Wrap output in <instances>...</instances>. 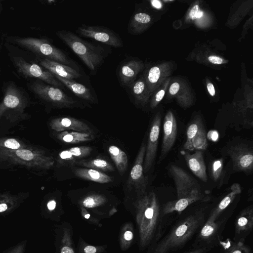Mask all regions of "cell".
Listing matches in <instances>:
<instances>
[{
    "label": "cell",
    "mask_w": 253,
    "mask_h": 253,
    "mask_svg": "<svg viewBox=\"0 0 253 253\" xmlns=\"http://www.w3.org/2000/svg\"><path fill=\"white\" fill-rule=\"evenodd\" d=\"M169 169L175 185L177 199L164 205L161 210L163 217L173 212L180 214L194 203L210 200L203 193L198 181L182 168L171 165Z\"/></svg>",
    "instance_id": "cell-1"
},
{
    "label": "cell",
    "mask_w": 253,
    "mask_h": 253,
    "mask_svg": "<svg viewBox=\"0 0 253 253\" xmlns=\"http://www.w3.org/2000/svg\"><path fill=\"white\" fill-rule=\"evenodd\" d=\"M205 215L202 209L178 220L155 245L153 253H171L183 248L205 223Z\"/></svg>",
    "instance_id": "cell-2"
},
{
    "label": "cell",
    "mask_w": 253,
    "mask_h": 253,
    "mask_svg": "<svg viewBox=\"0 0 253 253\" xmlns=\"http://www.w3.org/2000/svg\"><path fill=\"white\" fill-rule=\"evenodd\" d=\"M62 40L84 62L93 75L104 61V49L81 39L75 33L66 30L56 32Z\"/></svg>",
    "instance_id": "cell-3"
},
{
    "label": "cell",
    "mask_w": 253,
    "mask_h": 253,
    "mask_svg": "<svg viewBox=\"0 0 253 253\" xmlns=\"http://www.w3.org/2000/svg\"><path fill=\"white\" fill-rule=\"evenodd\" d=\"M0 160L37 169H50L54 163V158L44 150L30 146L16 150L0 149Z\"/></svg>",
    "instance_id": "cell-4"
},
{
    "label": "cell",
    "mask_w": 253,
    "mask_h": 253,
    "mask_svg": "<svg viewBox=\"0 0 253 253\" xmlns=\"http://www.w3.org/2000/svg\"><path fill=\"white\" fill-rule=\"evenodd\" d=\"M7 40L36 54L39 57L46 58L67 66L72 64L73 61L63 51L55 47L45 39L9 37Z\"/></svg>",
    "instance_id": "cell-5"
},
{
    "label": "cell",
    "mask_w": 253,
    "mask_h": 253,
    "mask_svg": "<svg viewBox=\"0 0 253 253\" xmlns=\"http://www.w3.org/2000/svg\"><path fill=\"white\" fill-rule=\"evenodd\" d=\"M140 213L146 223V239L148 242L156 236L159 240L162 236V218L159 200L154 192L142 195L139 201Z\"/></svg>",
    "instance_id": "cell-6"
},
{
    "label": "cell",
    "mask_w": 253,
    "mask_h": 253,
    "mask_svg": "<svg viewBox=\"0 0 253 253\" xmlns=\"http://www.w3.org/2000/svg\"><path fill=\"white\" fill-rule=\"evenodd\" d=\"M28 104V100L24 92L13 83H9L0 103V119L5 117L13 122L23 118Z\"/></svg>",
    "instance_id": "cell-7"
},
{
    "label": "cell",
    "mask_w": 253,
    "mask_h": 253,
    "mask_svg": "<svg viewBox=\"0 0 253 253\" xmlns=\"http://www.w3.org/2000/svg\"><path fill=\"white\" fill-rule=\"evenodd\" d=\"M29 89L41 99L58 108H81L82 105L60 88L36 80L28 84Z\"/></svg>",
    "instance_id": "cell-8"
},
{
    "label": "cell",
    "mask_w": 253,
    "mask_h": 253,
    "mask_svg": "<svg viewBox=\"0 0 253 253\" xmlns=\"http://www.w3.org/2000/svg\"><path fill=\"white\" fill-rule=\"evenodd\" d=\"M9 56L17 72L23 77L41 80L49 85L64 89V85L41 65L30 63L19 55L9 53Z\"/></svg>",
    "instance_id": "cell-9"
},
{
    "label": "cell",
    "mask_w": 253,
    "mask_h": 253,
    "mask_svg": "<svg viewBox=\"0 0 253 253\" xmlns=\"http://www.w3.org/2000/svg\"><path fill=\"white\" fill-rule=\"evenodd\" d=\"M227 153L232 164L234 171L252 173L253 170V150L252 146L241 141L229 144Z\"/></svg>",
    "instance_id": "cell-10"
},
{
    "label": "cell",
    "mask_w": 253,
    "mask_h": 253,
    "mask_svg": "<svg viewBox=\"0 0 253 253\" xmlns=\"http://www.w3.org/2000/svg\"><path fill=\"white\" fill-rule=\"evenodd\" d=\"M76 32L80 36L90 38L114 47L123 46L119 35L107 27L83 24L78 27Z\"/></svg>",
    "instance_id": "cell-11"
},
{
    "label": "cell",
    "mask_w": 253,
    "mask_h": 253,
    "mask_svg": "<svg viewBox=\"0 0 253 253\" xmlns=\"http://www.w3.org/2000/svg\"><path fill=\"white\" fill-rule=\"evenodd\" d=\"M227 220V218L223 217L214 222L205 221L197 233L193 248L207 246L214 247L218 244Z\"/></svg>",
    "instance_id": "cell-12"
},
{
    "label": "cell",
    "mask_w": 253,
    "mask_h": 253,
    "mask_svg": "<svg viewBox=\"0 0 253 253\" xmlns=\"http://www.w3.org/2000/svg\"><path fill=\"white\" fill-rule=\"evenodd\" d=\"M146 147V144L142 143L127 182V188H134L140 195L145 193L148 184V178L144 176L143 170Z\"/></svg>",
    "instance_id": "cell-13"
},
{
    "label": "cell",
    "mask_w": 253,
    "mask_h": 253,
    "mask_svg": "<svg viewBox=\"0 0 253 253\" xmlns=\"http://www.w3.org/2000/svg\"><path fill=\"white\" fill-rule=\"evenodd\" d=\"M161 125V117L157 116L154 118L150 128L143 163L144 173L149 171L155 161Z\"/></svg>",
    "instance_id": "cell-14"
},
{
    "label": "cell",
    "mask_w": 253,
    "mask_h": 253,
    "mask_svg": "<svg viewBox=\"0 0 253 253\" xmlns=\"http://www.w3.org/2000/svg\"><path fill=\"white\" fill-rule=\"evenodd\" d=\"M163 137L161 151L159 158L162 161L173 147L177 135V123L175 119L171 112H169L165 117L163 123Z\"/></svg>",
    "instance_id": "cell-15"
},
{
    "label": "cell",
    "mask_w": 253,
    "mask_h": 253,
    "mask_svg": "<svg viewBox=\"0 0 253 253\" xmlns=\"http://www.w3.org/2000/svg\"><path fill=\"white\" fill-rule=\"evenodd\" d=\"M253 229V206L242 210L235 220L233 241H245Z\"/></svg>",
    "instance_id": "cell-16"
},
{
    "label": "cell",
    "mask_w": 253,
    "mask_h": 253,
    "mask_svg": "<svg viewBox=\"0 0 253 253\" xmlns=\"http://www.w3.org/2000/svg\"><path fill=\"white\" fill-rule=\"evenodd\" d=\"M51 129L56 132L70 130L93 133L90 127L84 122L72 117H58L53 119L49 123Z\"/></svg>",
    "instance_id": "cell-17"
},
{
    "label": "cell",
    "mask_w": 253,
    "mask_h": 253,
    "mask_svg": "<svg viewBox=\"0 0 253 253\" xmlns=\"http://www.w3.org/2000/svg\"><path fill=\"white\" fill-rule=\"evenodd\" d=\"M37 60L41 66L48 70L54 76L73 80L79 78L81 76L78 71L71 66L44 58L38 57Z\"/></svg>",
    "instance_id": "cell-18"
},
{
    "label": "cell",
    "mask_w": 253,
    "mask_h": 253,
    "mask_svg": "<svg viewBox=\"0 0 253 253\" xmlns=\"http://www.w3.org/2000/svg\"><path fill=\"white\" fill-rule=\"evenodd\" d=\"M180 153L192 173L203 182H207L208 176L202 151L197 150L191 154L188 151L182 150Z\"/></svg>",
    "instance_id": "cell-19"
},
{
    "label": "cell",
    "mask_w": 253,
    "mask_h": 253,
    "mask_svg": "<svg viewBox=\"0 0 253 253\" xmlns=\"http://www.w3.org/2000/svg\"><path fill=\"white\" fill-rule=\"evenodd\" d=\"M241 192L242 188L239 183L232 184L228 193L211 211L206 221L214 222L220 219L221 214L232 203L236 196Z\"/></svg>",
    "instance_id": "cell-20"
},
{
    "label": "cell",
    "mask_w": 253,
    "mask_h": 253,
    "mask_svg": "<svg viewBox=\"0 0 253 253\" xmlns=\"http://www.w3.org/2000/svg\"><path fill=\"white\" fill-rule=\"evenodd\" d=\"M141 63L136 59L129 58L120 64L118 76L120 84L124 86L129 87L134 82L140 71Z\"/></svg>",
    "instance_id": "cell-21"
},
{
    "label": "cell",
    "mask_w": 253,
    "mask_h": 253,
    "mask_svg": "<svg viewBox=\"0 0 253 253\" xmlns=\"http://www.w3.org/2000/svg\"><path fill=\"white\" fill-rule=\"evenodd\" d=\"M55 77L80 98L92 103L97 102V100L93 96L90 90L83 84L73 80L66 79L58 76H55Z\"/></svg>",
    "instance_id": "cell-22"
},
{
    "label": "cell",
    "mask_w": 253,
    "mask_h": 253,
    "mask_svg": "<svg viewBox=\"0 0 253 253\" xmlns=\"http://www.w3.org/2000/svg\"><path fill=\"white\" fill-rule=\"evenodd\" d=\"M74 174L80 178L100 183L113 181V178L105 173L96 169L86 168H77L73 170Z\"/></svg>",
    "instance_id": "cell-23"
},
{
    "label": "cell",
    "mask_w": 253,
    "mask_h": 253,
    "mask_svg": "<svg viewBox=\"0 0 253 253\" xmlns=\"http://www.w3.org/2000/svg\"><path fill=\"white\" fill-rule=\"evenodd\" d=\"M54 136L60 141L69 144L89 141L92 140L95 137L93 133L81 132L72 130L56 132Z\"/></svg>",
    "instance_id": "cell-24"
},
{
    "label": "cell",
    "mask_w": 253,
    "mask_h": 253,
    "mask_svg": "<svg viewBox=\"0 0 253 253\" xmlns=\"http://www.w3.org/2000/svg\"><path fill=\"white\" fill-rule=\"evenodd\" d=\"M219 253H253L251 247L245 243V241H231L227 238L225 241L219 240Z\"/></svg>",
    "instance_id": "cell-25"
},
{
    "label": "cell",
    "mask_w": 253,
    "mask_h": 253,
    "mask_svg": "<svg viewBox=\"0 0 253 253\" xmlns=\"http://www.w3.org/2000/svg\"><path fill=\"white\" fill-rule=\"evenodd\" d=\"M108 152L120 174H123L128 166V159L126 153L115 145L108 147Z\"/></svg>",
    "instance_id": "cell-26"
},
{
    "label": "cell",
    "mask_w": 253,
    "mask_h": 253,
    "mask_svg": "<svg viewBox=\"0 0 253 253\" xmlns=\"http://www.w3.org/2000/svg\"><path fill=\"white\" fill-rule=\"evenodd\" d=\"M75 165L101 171H113L114 170V167L109 161L101 158L80 160L75 163Z\"/></svg>",
    "instance_id": "cell-27"
},
{
    "label": "cell",
    "mask_w": 253,
    "mask_h": 253,
    "mask_svg": "<svg viewBox=\"0 0 253 253\" xmlns=\"http://www.w3.org/2000/svg\"><path fill=\"white\" fill-rule=\"evenodd\" d=\"M20 201L17 195L0 193V215L11 212L19 205Z\"/></svg>",
    "instance_id": "cell-28"
},
{
    "label": "cell",
    "mask_w": 253,
    "mask_h": 253,
    "mask_svg": "<svg viewBox=\"0 0 253 253\" xmlns=\"http://www.w3.org/2000/svg\"><path fill=\"white\" fill-rule=\"evenodd\" d=\"M207 146L206 131L203 126L198 130L190 141L188 144L184 145L183 148L189 151H202L205 150Z\"/></svg>",
    "instance_id": "cell-29"
},
{
    "label": "cell",
    "mask_w": 253,
    "mask_h": 253,
    "mask_svg": "<svg viewBox=\"0 0 253 253\" xmlns=\"http://www.w3.org/2000/svg\"><path fill=\"white\" fill-rule=\"evenodd\" d=\"M151 21L150 15L145 13L139 12L133 15L128 24L127 31L131 34H136L143 29V26Z\"/></svg>",
    "instance_id": "cell-30"
},
{
    "label": "cell",
    "mask_w": 253,
    "mask_h": 253,
    "mask_svg": "<svg viewBox=\"0 0 253 253\" xmlns=\"http://www.w3.org/2000/svg\"><path fill=\"white\" fill-rule=\"evenodd\" d=\"M134 98L140 103L145 102L147 99L146 88L145 84L142 80H139L133 82L129 87Z\"/></svg>",
    "instance_id": "cell-31"
},
{
    "label": "cell",
    "mask_w": 253,
    "mask_h": 253,
    "mask_svg": "<svg viewBox=\"0 0 253 253\" xmlns=\"http://www.w3.org/2000/svg\"><path fill=\"white\" fill-rule=\"evenodd\" d=\"M210 171L212 179L215 182L219 181L222 183V180L224 175L222 158L215 160L211 162Z\"/></svg>",
    "instance_id": "cell-32"
},
{
    "label": "cell",
    "mask_w": 253,
    "mask_h": 253,
    "mask_svg": "<svg viewBox=\"0 0 253 253\" xmlns=\"http://www.w3.org/2000/svg\"><path fill=\"white\" fill-rule=\"evenodd\" d=\"M21 140L15 138H0V149L16 150L28 146Z\"/></svg>",
    "instance_id": "cell-33"
},
{
    "label": "cell",
    "mask_w": 253,
    "mask_h": 253,
    "mask_svg": "<svg viewBox=\"0 0 253 253\" xmlns=\"http://www.w3.org/2000/svg\"><path fill=\"white\" fill-rule=\"evenodd\" d=\"M105 198L99 194H93L84 197L82 201V205L87 208H92L102 204Z\"/></svg>",
    "instance_id": "cell-34"
},
{
    "label": "cell",
    "mask_w": 253,
    "mask_h": 253,
    "mask_svg": "<svg viewBox=\"0 0 253 253\" xmlns=\"http://www.w3.org/2000/svg\"><path fill=\"white\" fill-rule=\"evenodd\" d=\"M78 160L71 154L68 149L60 152L57 157V162L60 165H74Z\"/></svg>",
    "instance_id": "cell-35"
},
{
    "label": "cell",
    "mask_w": 253,
    "mask_h": 253,
    "mask_svg": "<svg viewBox=\"0 0 253 253\" xmlns=\"http://www.w3.org/2000/svg\"><path fill=\"white\" fill-rule=\"evenodd\" d=\"M68 150L78 161L88 156L91 152L92 148L88 146H78L71 148Z\"/></svg>",
    "instance_id": "cell-36"
},
{
    "label": "cell",
    "mask_w": 253,
    "mask_h": 253,
    "mask_svg": "<svg viewBox=\"0 0 253 253\" xmlns=\"http://www.w3.org/2000/svg\"><path fill=\"white\" fill-rule=\"evenodd\" d=\"M160 76V69L156 66L151 68L148 73V80L150 83H156Z\"/></svg>",
    "instance_id": "cell-37"
},
{
    "label": "cell",
    "mask_w": 253,
    "mask_h": 253,
    "mask_svg": "<svg viewBox=\"0 0 253 253\" xmlns=\"http://www.w3.org/2000/svg\"><path fill=\"white\" fill-rule=\"evenodd\" d=\"M214 247L212 246L195 248L184 253H208Z\"/></svg>",
    "instance_id": "cell-38"
},
{
    "label": "cell",
    "mask_w": 253,
    "mask_h": 253,
    "mask_svg": "<svg viewBox=\"0 0 253 253\" xmlns=\"http://www.w3.org/2000/svg\"><path fill=\"white\" fill-rule=\"evenodd\" d=\"M25 248V243H22L14 247L7 253H24Z\"/></svg>",
    "instance_id": "cell-39"
},
{
    "label": "cell",
    "mask_w": 253,
    "mask_h": 253,
    "mask_svg": "<svg viewBox=\"0 0 253 253\" xmlns=\"http://www.w3.org/2000/svg\"><path fill=\"white\" fill-rule=\"evenodd\" d=\"M209 60L212 63L214 64H220L223 62V59L216 56H210L208 57Z\"/></svg>",
    "instance_id": "cell-40"
},
{
    "label": "cell",
    "mask_w": 253,
    "mask_h": 253,
    "mask_svg": "<svg viewBox=\"0 0 253 253\" xmlns=\"http://www.w3.org/2000/svg\"><path fill=\"white\" fill-rule=\"evenodd\" d=\"M179 89V84L177 83H174L171 85L169 88V92L171 95H175L178 91Z\"/></svg>",
    "instance_id": "cell-41"
},
{
    "label": "cell",
    "mask_w": 253,
    "mask_h": 253,
    "mask_svg": "<svg viewBox=\"0 0 253 253\" xmlns=\"http://www.w3.org/2000/svg\"><path fill=\"white\" fill-rule=\"evenodd\" d=\"M199 6L198 5H195L192 9L191 10L189 15L192 19H195V15L198 12Z\"/></svg>",
    "instance_id": "cell-42"
},
{
    "label": "cell",
    "mask_w": 253,
    "mask_h": 253,
    "mask_svg": "<svg viewBox=\"0 0 253 253\" xmlns=\"http://www.w3.org/2000/svg\"><path fill=\"white\" fill-rule=\"evenodd\" d=\"M165 95V91L164 90H161L159 91L155 96V101L157 102H160L162 100Z\"/></svg>",
    "instance_id": "cell-43"
},
{
    "label": "cell",
    "mask_w": 253,
    "mask_h": 253,
    "mask_svg": "<svg viewBox=\"0 0 253 253\" xmlns=\"http://www.w3.org/2000/svg\"><path fill=\"white\" fill-rule=\"evenodd\" d=\"M47 207L49 211H53L56 207V202L54 200L49 201L47 203Z\"/></svg>",
    "instance_id": "cell-44"
},
{
    "label": "cell",
    "mask_w": 253,
    "mask_h": 253,
    "mask_svg": "<svg viewBox=\"0 0 253 253\" xmlns=\"http://www.w3.org/2000/svg\"><path fill=\"white\" fill-rule=\"evenodd\" d=\"M85 253H95L96 252V249L94 246H87L84 249Z\"/></svg>",
    "instance_id": "cell-45"
},
{
    "label": "cell",
    "mask_w": 253,
    "mask_h": 253,
    "mask_svg": "<svg viewBox=\"0 0 253 253\" xmlns=\"http://www.w3.org/2000/svg\"><path fill=\"white\" fill-rule=\"evenodd\" d=\"M207 88L209 93L211 96H214L215 95V91L214 87L213 86V85L211 83H209L207 84Z\"/></svg>",
    "instance_id": "cell-46"
},
{
    "label": "cell",
    "mask_w": 253,
    "mask_h": 253,
    "mask_svg": "<svg viewBox=\"0 0 253 253\" xmlns=\"http://www.w3.org/2000/svg\"><path fill=\"white\" fill-rule=\"evenodd\" d=\"M124 238L126 241H130L133 238V234L130 231H126L124 234Z\"/></svg>",
    "instance_id": "cell-47"
},
{
    "label": "cell",
    "mask_w": 253,
    "mask_h": 253,
    "mask_svg": "<svg viewBox=\"0 0 253 253\" xmlns=\"http://www.w3.org/2000/svg\"><path fill=\"white\" fill-rule=\"evenodd\" d=\"M61 253H74V252L71 248L65 246L61 249Z\"/></svg>",
    "instance_id": "cell-48"
},
{
    "label": "cell",
    "mask_w": 253,
    "mask_h": 253,
    "mask_svg": "<svg viewBox=\"0 0 253 253\" xmlns=\"http://www.w3.org/2000/svg\"><path fill=\"white\" fill-rule=\"evenodd\" d=\"M152 5L157 8H160L162 6L161 2L158 0H154L152 1Z\"/></svg>",
    "instance_id": "cell-49"
},
{
    "label": "cell",
    "mask_w": 253,
    "mask_h": 253,
    "mask_svg": "<svg viewBox=\"0 0 253 253\" xmlns=\"http://www.w3.org/2000/svg\"><path fill=\"white\" fill-rule=\"evenodd\" d=\"M203 12L198 11L195 15V19L202 17L203 16Z\"/></svg>",
    "instance_id": "cell-50"
},
{
    "label": "cell",
    "mask_w": 253,
    "mask_h": 253,
    "mask_svg": "<svg viewBox=\"0 0 253 253\" xmlns=\"http://www.w3.org/2000/svg\"><path fill=\"white\" fill-rule=\"evenodd\" d=\"M90 217V214L87 213V214H86L85 215H84V217L86 219H88Z\"/></svg>",
    "instance_id": "cell-51"
},
{
    "label": "cell",
    "mask_w": 253,
    "mask_h": 253,
    "mask_svg": "<svg viewBox=\"0 0 253 253\" xmlns=\"http://www.w3.org/2000/svg\"><path fill=\"white\" fill-rule=\"evenodd\" d=\"M1 10H2V6H1V4L0 3V14L1 13Z\"/></svg>",
    "instance_id": "cell-52"
}]
</instances>
